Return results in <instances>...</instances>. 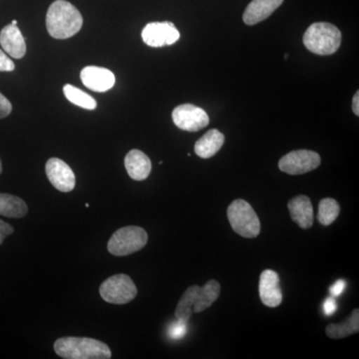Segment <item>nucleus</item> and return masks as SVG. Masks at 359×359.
Instances as JSON below:
<instances>
[{
    "label": "nucleus",
    "instance_id": "1",
    "mask_svg": "<svg viewBox=\"0 0 359 359\" xmlns=\"http://www.w3.org/2000/svg\"><path fill=\"white\" fill-rule=\"evenodd\" d=\"M83 18L76 7L66 0H56L46 14L47 32L55 39H67L81 30Z\"/></svg>",
    "mask_w": 359,
    "mask_h": 359
},
{
    "label": "nucleus",
    "instance_id": "2",
    "mask_svg": "<svg viewBox=\"0 0 359 359\" xmlns=\"http://www.w3.org/2000/svg\"><path fill=\"white\" fill-rule=\"evenodd\" d=\"M221 294V285L211 280L204 287L192 285L188 287L177 304L175 316L177 320L189 321L193 313H199L210 308Z\"/></svg>",
    "mask_w": 359,
    "mask_h": 359
},
{
    "label": "nucleus",
    "instance_id": "3",
    "mask_svg": "<svg viewBox=\"0 0 359 359\" xmlns=\"http://www.w3.org/2000/svg\"><path fill=\"white\" fill-rule=\"evenodd\" d=\"M54 351L65 359H109L110 347L98 339L88 337H61L54 344Z\"/></svg>",
    "mask_w": 359,
    "mask_h": 359
},
{
    "label": "nucleus",
    "instance_id": "4",
    "mask_svg": "<svg viewBox=\"0 0 359 359\" xmlns=\"http://www.w3.org/2000/svg\"><path fill=\"white\" fill-rule=\"evenodd\" d=\"M304 44L316 55H332L339 50L341 44V32L332 23L316 22L304 33Z\"/></svg>",
    "mask_w": 359,
    "mask_h": 359
},
{
    "label": "nucleus",
    "instance_id": "5",
    "mask_svg": "<svg viewBox=\"0 0 359 359\" xmlns=\"http://www.w3.org/2000/svg\"><path fill=\"white\" fill-rule=\"evenodd\" d=\"M229 222L233 231L241 237L254 238L261 233V222L252 205L245 200L233 201L226 211Z\"/></svg>",
    "mask_w": 359,
    "mask_h": 359
},
{
    "label": "nucleus",
    "instance_id": "6",
    "mask_svg": "<svg viewBox=\"0 0 359 359\" xmlns=\"http://www.w3.org/2000/svg\"><path fill=\"white\" fill-rule=\"evenodd\" d=\"M147 243V231L141 226H128L113 233L108 242L107 249L113 256L125 257L143 249Z\"/></svg>",
    "mask_w": 359,
    "mask_h": 359
},
{
    "label": "nucleus",
    "instance_id": "7",
    "mask_svg": "<svg viewBox=\"0 0 359 359\" xmlns=\"http://www.w3.org/2000/svg\"><path fill=\"white\" fill-rule=\"evenodd\" d=\"M99 292L106 302L125 304L133 301L138 294V290L129 276L119 273L107 278L100 285Z\"/></svg>",
    "mask_w": 359,
    "mask_h": 359
},
{
    "label": "nucleus",
    "instance_id": "8",
    "mask_svg": "<svg viewBox=\"0 0 359 359\" xmlns=\"http://www.w3.org/2000/svg\"><path fill=\"white\" fill-rule=\"evenodd\" d=\"M320 156L313 151L297 150L283 156L278 162V168L283 173L302 175L320 167Z\"/></svg>",
    "mask_w": 359,
    "mask_h": 359
},
{
    "label": "nucleus",
    "instance_id": "9",
    "mask_svg": "<svg viewBox=\"0 0 359 359\" xmlns=\"http://www.w3.org/2000/svg\"><path fill=\"white\" fill-rule=\"evenodd\" d=\"M174 124L179 129L188 132H197L209 125L210 118L202 108L192 104L177 106L172 113Z\"/></svg>",
    "mask_w": 359,
    "mask_h": 359
},
{
    "label": "nucleus",
    "instance_id": "10",
    "mask_svg": "<svg viewBox=\"0 0 359 359\" xmlns=\"http://www.w3.org/2000/svg\"><path fill=\"white\" fill-rule=\"evenodd\" d=\"M180 36L179 30L170 21L148 23L142 32V39L145 44L155 48L176 43Z\"/></svg>",
    "mask_w": 359,
    "mask_h": 359
},
{
    "label": "nucleus",
    "instance_id": "11",
    "mask_svg": "<svg viewBox=\"0 0 359 359\" xmlns=\"http://www.w3.org/2000/svg\"><path fill=\"white\" fill-rule=\"evenodd\" d=\"M45 171L52 186L60 192L69 193L75 188L76 178L74 172L65 161L50 158L45 165Z\"/></svg>",
    "mask_w": 359,
    "mask_h": 359
},
{
    "label": "nucleus",
    "instance_id": "12",
    "mask_svg": "<svg viewBox=\"0 0 359 359\" xmlns=\"http://www.w3.org/2000/svg\"><path fill=\"white\" fill-rule=\"evenodd\" d=\"M259 292L261 301L269 308H276L283 302L280 276L273 269H266L259 276Z\"/></svg>",
    "mask_w": 359,
    "mask_h": 359
},
{
    "label": "nucleus",
    "instance_id": "13",
    "mask_svg": "<svg viewBox=\"0 0 359 359\" xmlns=\"http://www.w3.org/2000/svg\"><path fill=\"white\" fill-rule=\"evenodd\" d=\"M80 78L84 86L94 92L109 91L116 81L112 71L98 66H86L80 73Z\"/></svg>",
    "mask_w": 359,
    "mask_h": 359
},
{
    "label": "nucleus",
    "instance_id": "14",
    "mask_svg": "<svg viewBox=\"0 0 359 359\" xmlns=\"http://www.w3.org/2000/svg\"><path fill=\"white\" fill-rule=\"evenodd\" d=\"M0 45L11 57L21 59L26 54V42L16 25H6L0 32Z\"/></svg>",
    "mask_w": 359,
    "mask_h": 359
},
{
    "label": "nucleus",
    "instance_id": "15",
    "mask_svg": "<svg viewBox=\"0 0 359 359\" xmlns=\"http://www.w3.org/2000/svg\"><path fill=\"white\" fill-rule=\"evenodd\" d=\"M290 218L299 228L309 230L313 224V208L308 196L299 195L292 198L287 204Z\"/></svg>",
    "mask_w": 359,
    "mask_h": 359
},
{
    "label": "nucleus",
    "instance_id": "16",
    "mask_svg": "<svg viewBox=\"0 0 359 359\" xmlns=\"http://www.w3.org/2000/svg\"><path fill=\"white\" fill-rule=\"evenodd\" d=\"M283 2V0H252L243 14V20L247 25H256L269 18Z\"/></svg>",
    "mask_w": 359,
    "mask_h": 359
},
{
    "label": "nucleus",
    "instance_id": "17",
    "mask_svg": "<svg viewBox=\"0 0 359 359\" xmlns=\"http://www.w3.org/2000/svg\"><path fill=\"white\" fill-rule=\"evenodd\" d=\"M124 164L130 178L135 181H144L147 179L152 170L150 158L137 149L130 151L126 155Z\"/></svg>",
    "mask_w": 359,
    "mask_h": 359
},
{
    "label": "nucleus",
    "instance_id": "18",
    "mask_svg": "<svg viewBox=\"0 0 359 359\" xmlns=\"http://www.w3.org/2000/svg\"><path fill=\"white\" fill-rule=\"evenodd\" d=\"M224 143L223 133L217 129H212L196 142L195 153L203 159L214 157L221 150Z\"/></svg>",
    "mask_w": 359,
    "mask_h": 359
},
{
    "label": "nucleus",
    "instance_id": "19",
    "mask_svg": "<svg viewBox=\"0 0 359 359\" xmlns=\"http://www.w3.org/2000/svg\"><path fill=\"white\" fill-rule=\"evenodd\" d=\"M359 332V309H354L346 320L340 323H330L325 328L327 337L339 339L358 334Z\"/></svg>",
    "mask_w": 359,
    "mask_h": 359
},
{
    "label": "nucleus",
    "instance_id": "20",
    "mask_svg": "<svg viewBox=\"0 0 359 359\" xmlns=\"http://www.w3.org/2000/svg\"><path fill=\"white\" fill-rule=\"evenodd\" d=\"M28 207L25 201L11 194L0 193V215L7 218L20 219L26 216Z\"/></svg>",
    "mask_w": 359,
    "mask_h": 359
},
{
    "label": "nucleus",
    "instance_id": "21",
    "mask_svg": "<svg viewBox=\"0 0 359 359\" xmlns=\"http://www.w3.org/2000/svg\"><path fill=\"white\" fill-rule=\"evenodd\" d=\"M63 93L68 101L78 107L83 108L86 110H95L97 107V102L93 97L90 96L89 94L85 93L84 91L73 86L71 84H66L63 87Z\"/></svg>",
    "mask_w": 359,
    "mask_h": 359
},
{
    "label": "nucleus",
    "instance_id": "22",
    "mask_svg": "<svg viewBox=\"0 0 359 359\" xmlns=\"http://www.w3.org/2000/svg\"><path fill=\"white\" fill-rule=\"evenodd\" d=\"M340 205L337 201L332 198H325L318 205V222L323 226H330L339 216Z\"/></svg>",
    "mask_w": 359,
    "mask_h": 359
},
{
    "label": "nucleus",
    "instance_id": "23",
    "mask_svg": "<svg viewBox=\"0 0 359 359\" xmlns=\"http://www.w3.org/2000/svg\"><path fill=\"white\" fill-rule=\"evenodd\" d=\"M188 332V321L177 320L172 323L168 330L169 337L173 340H179L183 339Z\"/></svg>",
    "mask_w": 359,
    "mask_h": 359
},
{
    "label": "nucleus",
    "instance_id": "24",
    "mask_svg": "<svg viewBox=\"0 0 359 359\" xmlns=\"http://www.w3.org/2000/svg\"><path fill=\"white\" fill-rule=\"evenodd\" d=\"M15 69V65L8 56L0 49V71L1 72H11Z\"/></svg>",
    "mask_w": 359,
    "mask_h": 359
},
{
    "label": "nucleus",
    "instance_id": "25",
    "mask_svg": "<svg viewBox=\"0 0 359 359\" xmlns=\"http://www.w3.org/2000/svg\"><path fill=\"white\" fill-rule=\"evenodd\" d=\"M13 111V105L6 96L0 93V119L7 117Z\"/></svg>",
    "mask_w": 359,
    "mask_h": 359
},
{
    "label": "nucleus",
    "instance_id": "26",
    "mask_svg": "<svg viewBox=\"0 0 359 359\" xmlns=\"http://www.w3.org/2000/svg\"><path fill=\"white\" fill-rule=\"evenodd\" d=\"M13 231L14 229L11 224L0 219V245H2L4 238H6L7 236H11Z\"/></svg>",
    "mask_w": 359,
    "mask_h": 359
},
{
    "label": "nucleus",
    "instance_id": "27",
    "mask_svg": "<svg viewBox=\"0 0 359 359\" xmlns=\"http://www.w3.org/2000/svg\"><path fill=\"white\" fill-rule=\"evenodd\" d=\"M337 304L334 297H328L325 304H323V311H325V316H332L337 311Z\"/></svg>",
    "mask_w": 359,
    "mask_h": 359
},
{
    "label": "nucleus",
    "instance_id": "28",
    "mask_svg": "<svg viewBox=\"0 0 359 359\" xmlns=\"http://www.w3.org/2000/svg\"><path fill=\"white\" fill-rule=\"evenodd\" d=\"M346 280H337V283H334V285H332V287H330V294L332 295H334V297H339L340 294L344 292V290H346Z\"/></svg>",
    "mask_w": 359,
    "mask_h": 359
},
{
    "label": "nucleus",
    "instance_id": "29",
    "mask_svg": "<svg viewBox=\"0 0 359 359\" xmlns=\"http://www.w3.org/2000/svg\"><path fill=\"white\" fill-rule=\"evenodd\" d=\"M359 91L354 94L353 99V111L354 114L359 116Z\"/></svg>",
    "mask_w": 359,
    "mask_h": 359
},
{
    "label": "nucleus",
    "instance_id": "30",
    "mask_svg": "<svg viewBox=\"0 0 359 359\" xmlns=\"http://www.w3.org/2000/svg\"><path fill=\"white\" fill-rule=\"evenodd\" d=\"M2 173V164H1V160H0V175Z\"/></svg>",
    "mask_w": 359,
    "mask_h": 359
},
{
    "label": "nucleus",
    "instance_id": "31",
    "mask_svg": "<svg viewBox=\"0 0 359 359\" xmlns=\"http://www.w3.org/2000/svg\"><path fill=\"white\" fill-rule=\"evenodd\" d=\"M11 25H18V21H16V20H13V23H11Z\"/></svg>",
    "mask_w": 359,
    "mask_h": 359
},
{
    "label": "nucleus",
    "instance_id": "32",
    "mask_svg": "<svg viewBox=\"0 0 359 359\" xmlns=\"http://www.w3.org/2000/svg\"><path fill=\"white\" fill-rule=\"evenodd\" d=\"M287 57H289V54H285V59L287 60Z\"/></svg>",
    "mask_w": 359,
    "mask_h": 359
}]
</instances>
